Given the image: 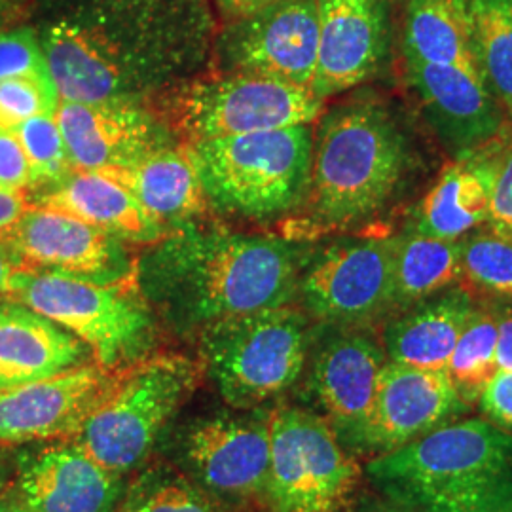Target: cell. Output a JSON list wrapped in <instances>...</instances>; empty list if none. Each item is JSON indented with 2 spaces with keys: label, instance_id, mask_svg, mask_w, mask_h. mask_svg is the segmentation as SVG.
<instances>
[{
  "label": "cell",
  "instance_id": "cell-3",
  "mask_svg": "<svg viewBox=\"0 0 512 512\" xmlns=\"http://www.w3.org/2000/svg\"><path fill=\"white\" fill-rule=\"evenodd\" d=\"M370 484L412 512H512V435L458 418L368 459Z\"/></svg>",
  "mask_w": 512,
  "mask_h": 512
},
{
  "label": "cell",
  "instance_id": "cell-19",
  "mask_svg": "<svg viewBox=\"0 0 512 512\" xmlns=\"http://www.w3.org/2000/svg\"><path fill=\"white\" fill-rule=\"evenodd\" d=\"M319 57L311 92L329 99L380 71L389 46V0H317Z\"/></svg>",
  "mask_w": 512,
  "mask_h": 512
},
{
  "label": "cell",
  "instance_id": "cell-12",
  "mask_svg": "<svg viewBox=\"0 0 512 512\" xmlns=\"http://www.w3.org/2000/svg\"><path fill=\"white\" fill-rule=\"evenodd\" d=\"M270 412H217L184 425L175 452L179 471L219 503L262 495L270 469Z\"/></svg>",
  "mask_w": 512,
  "mask_h": 512
},
{
  "label": "cell",
  "instance_id": "cell-30",
  "mask_svg": "<svg viewBox=\"0 0 512 512\" xmlns=\"http://www.w3.org/2000/svg\"><path fill=\"white\" fill-rule=\"evenodd\" d=\"M116 512H226L217 499L205 494L179 469L156 465L143 471L131 486Z\"/></svg>",
  "mask_w": 512,
  "mask_h": 512
},
{
  "label": "cell",
  "instance_id": "cell-36",
  "mask_svg": "<svg viewBox=\"0 0 512 512\" xmlns=\"http://www.w3.org/2000/svg\"><path fill=\"white\" fill-rule=\"evenodd\" d=\"M486 224L492 232L512 238V135L507 133L501 148L495 169L492 202Z\"/></svg>",
  "mask_w": 512,
  "mask_h": 512
},
{
  "label": "cell",
  "instance_id": "cell-4",
  "mask_svg": "<svg viewBox=\"0 0 512 512\" xmlns=\"http://www.w3.org/2000/svg\"><path fill=\"white\" fill-rule=\"evenodd\" d=\"M410 165L403 129L374 99L342 103L313 133L304 203L315 224L346 228L380 213L401 188Z\"/></svg>",
  "mask_w": 512,
  "mask_h": 512
},
{
  "label": "cell",
  "instance_id": "cell-5",
  "mask_svg": "<svg viewBox=\"0 0 512 512\" xmlns=\"http://www.w3.org/2000/svg\"><path fill=\"white\" fill-rule=\"evenodd\" d=\"M209 207L241 219L270 220L306 200L310 126L188 143Z\"/></svg>",
  "mask_w": 512,
  "mask_h": 512
},
{
  "label": "cell",
  "instance_id": "cell-10",
  "mask_svg": "<svg viewBox=\"0 0 512 512\" xmlns=\"http://www.w3.org/2000/svg\"><path fill=\"white\" fill-rule=\"evenodd\" d=\"M270 469L264 497L272 512H342L361 467L319 414L283 406L270 412Z\"/></svg>",
  "mask_w": 512,
  "mask_h": 512
},
{
  "label": "cell",
  "instance_id": "cell-20",
  "mask_svg": "<svg viewBox=\"0 0 512 512\" xmlns=\"http://www.w3.org/2000/svg\"><path fill=\"white\" fill-rule=\"evenodd\" d=\"M18 505L23 512H116L124 475L103 467L76 442H57L19 461Z\"/></svg>",
  "mask_w": 512,
  "mask_h": 512
},
{
  "label": "cell",
  "instance_id": "cell-16",
  "mask_svg": "<svg viewBox=\"0 0 512 512\" xmlns=\"http://www.w3.org/2000/svg\"><path fill=\"white\" fill-rule=\"evenodd\" d=\"M404 74L427 124L454 160L490 147L505 135V112L473 69L404 55Z\"/></svg>",
  "mask_w": 512,
  "mask_h": 512
},
{
  "label": "cell",
  "instance_id": "cell-33",
  "mask_svg": "<svg viewBox=\"0 0 512 512\" xmlns=\"http://www.w3.org/2000/svg\"><path fill=\"white\" fill-rule=\"evenodd\" d=\"M31 165V188H48L73 171L55 112L38 114L14 129Z\"/></svg>",
  "mask_w": 512,
  "mask_h": 512
},
{
  "label": "cell",
  "instance_id": "cell-45",
  "mask_svg": "<svg viewBox=\"0 0 512 512\" xmlns=\"http://www.w3.org/2000/svg\"><path fill=\"white\" fill-rule=\"evenodd\" d=\"M0 512H23L18 503H0Z\"/></svg>",
  "mask_w": 512,
  "mask_h": 512
},
{
  "label": "cell",
  "instance_id": "cell-37",
  "mask_svg": "<svg viewBox=\"0 0 512 512\" xmlns=\"http://www.w3.org/2000/svg\"><path fill=\"white\" fill-rule=\"evenodd\" d=\"M478 406L484 420L512 435V372L497 370L484 387Z\"/></svg>",
  "mask_w": 512,
  "mask_h": 512
},
{
  "label": "cell",
  "instance_id": "cell-14",
  "mask_svg": "<svg viewBox=\"0 0 512 512\" xmlns=\"http://www.w3.org/2000/svg\"><path fill=\"white\" fill-rule=\"evenodd\" d=\"M308 363V391L351 454H370V425L387 363L384 346L361 329L330 327Z\"/></svg>",
  "mask_w": 512,
  "mask_h": 512
},
{
  "label": "cell",
  "instance_id": "cell-17",
  "mask_svg": "<svg viewBox=\"0 0 512 512\" xmlns=\"http://www.w3.org/2000/svg\"><path fill=\"white\" fill-rule=\"evenodd\" d=\"M55 116L78 171L126 169L177 139L165 118L145 103L61 101Z\"/></svg>",
  "mask_w": 512,
  "mask_h": 512
},
{
  "label": "cell",
  "instance_id": "cell-18",
  "mask_svg": "<svg viewBox=\"0 0 512 512\" xmlns=\"http://www.w3.org/2000/svg\"><path fill=\"white\" fill-rule=\"evenodd\" d=\"M112 380L103 366L86 363L0 391V446L74 437Z\"/></svg>",
  "mask_w": 512,
  "mask_h": 512
},
{
  "label": "cell",
  "instance_id": "cell-38",
  "mask_svg": "<svg viewBox=\"0 0 512 512\" xmlns=\"http://www.w3.org/2000/svg\"><path fill=\"white\" fill-rule=\"evenodd\" d=\"M0 186L19 192L31 188V165L14 129L0 128Z\"/></svg>",
  "mask_w": 512,
  "mask_h": 512
},
{
  "label": "cell",
  "instance_id": "cell-9",
  "mask_svg": "<svg viewBox=\"0 0 512 512\" xmlns=\"http://www.w3.org/2000/svg\"><path fill=\"white\" fill-rule=\"evenodd\" d=\"M165 99V122L188 143L311 126L325 107L311 88L247 73L202 74Z\"/></svg>",
  "mask_w": 512,
  "mask_h": 512
},
{
  "label": "cell",
  "instance_id": "cell-21",
  "mask_svg": "<svg viewBox=\"0 0 512 512\" xmlns=\"http://www.w3.org/2000/svg\"><path fill=\"white\" fill-rule=\"evenodd\" d=\"M469 410L446 370H425L387 361L370 425V456L420 439Z\"/></svg>",
  "mask_w": 512,
  "mask_h": 512
},
{
  "label": "cell",
  "instance_id": "cell-29",
  "mask_svg": "<svg viewBox=\"0 0 512 512\" xmlns=\"http://www.w3.org/2000/svg\"><path fill=\"white\" fill-rule=\"evenodd\" d=\"M478 73L512 120V0H469Z\"/></svg>",
  "mask_w": 512,
  "mask_h": 512
},
{
  "label": "cell",
  "instance_id": "cell-8",
  "mask_svg": "<svg viewBox=\"0 0 512 512\" xmlns=\"http://www.w3.org/2000/svg\"><path fill=\"white\" fill-rule=\"evenodd\" d=\"M120 372L74 440L103 467L126 475L152 454L190 397L198 368L183 355L152 353Z\"/></svg>",
  "mask_w": 512,
  "mask_h": 512
},
{
  "label": "cell",
  "instance_id": "cell-41",
  "mask_svg": "<svg viewBox=\"0 0 512 512\" xmlns=\"http://www.w3.org/2000/svg\"><path fill=\"white\" fill-rule=\"evenodd\" d=\"M33 6L19 0H0V31L18 27L31 16Z\"/></svg>",
  "mask_w": 512,
  "mask_h": 512
},
{
  "label": "cell",
  "instance_id": "cell-7",
  "mask_svg": "<svg viewBox=\"0 0 512 512\" xmlns=\"http://www.w3.org/2000/svg\"><path fill=\"white\" fill-rule=\"evenodd\" d=\"M196 336L209 380L236 410L281 397L308 366L310 321L293 306L226 317Z\"/></svg>",
  "mask_w": 512,
  "mask_h": 512
},
{
  "label": "cell",
  "instance_id": "cell-46",
  "mask_svg": "<svg viewBox=\"0 0 512 512\" xmlns=\"http://www.w3.org/2000/svg\"><path fill=\"white\" fill-rule=\"evenodd\" d=\"M19 2H25V4H31V6H35V2H37V0H19Z\"/></svg>",
  "mask_w": 512,
  "mask_h": 512
},
{
  "label": "cell",
  "instance_id": "cell-28",
  "mask_svg": "<svg viewBox=\"0 0 512 512\" xmlns=\"http://www.w3.org/2000/svg\"><path fill=\"white\" fill-rule=\"evenodd\" d=\"M463 279L459 239L423 236L408 228L393 238V311L408 310Z\"/></svg>",
  "mask_w": 512,
  "mask_h": 512
},
{
  "label": "cell",
  "instance_id": "cell-1",
  "mask_svg": "<svg viewBox=\"0 0 512 512\" xmlns=\"http://www.w3.org/2000/svg\"><path fill=\"white\" fill-rule=\"evenodd\" d=\"M35 25L61 101L148 105L205 74L213 0H37Z\"/></svg>",
  "mask_w": 512,
  "mask_h": 512
},
{
  "label": "cell",
  "instance_id": "cell-34",
  "mask_svg": "<svg viewBox=\"0 0 512 512\" xmlns=\"http://www.w3.org/2000/svg\"><path fill=\"white\" fill-rule=\"evenodd\" d=\"M61 99L54 78L19 76L0 82V128L16 129L38 114L57 112Z\"/></svg>",
  "mask_w": 512,
  "mask_h": 512
},
{
  "label": "cell",
  "instance_id": "cell-31",
  "mask_svg": "<svg viewBox=\"0 0 512 512\" xmlns=\"http://www.w3.org/2000/svg\"><path fill=\"white\" fill-rule=\"evenodd\" d=\"M495 346V310H482L476 306L446 366V374L450 376L459 397L469 406L478 403L484 387L497 372Z\"/></svg>",
  "mask_w": 512,
  "mask_h": 512
},
{
  "label": "cell",
  "instance_id": "cell-27",
  "mask_svg": "<svg viewBox=\"0 0 512 512\" xmlns=\"http://www.w3.org/2000/svg\"><path fill=\"white\" fill-rule=\"evenodd\" d=\"M403 54L478 73L469 0H404Z\"/></svg>",
  "mask_w": 512,
  "mask_h": 512
},
{
  "label": "cell",
  "instance_id": "cell-43",
  "mask_svg": "<svg viewBox=\"0 0 512 512\" xmlns=\"http://www.w3.org/2000/svg\"><path fill=\"white\" fill-rule=\"evenodd\" d=\"M16 260L12 253L8 251L6 243L0 239V298L8 291V283H10V277L16 272Z\"/></svg>",
  "mask_w": 512,
  "mask_h": 512
},
{
  "label": "cell",
  "instance_id": "cell-11",
  "mask_svg": "<svg viewBox=\"0 0 512 512\" xmlns=\"http://www.w3.org/2000/svg\"><path fill=\"white\" fill-rule=\"evenodd\" d=\"M298 298L327 327L376 323L393 311V238L342 239L310 256Z\"/></svg>",
  "mask_w": 512,
  "mask_h": 512
},
{
  "label": "cell",
  "instance_id": "cell-40",
  "mask_svg": "<svg viewBox=\"0 0 512 512\" xmlns=\"http://www.w3.org/2000/svg\"><path fill=\"white\" fill-rule=\"evenodd\" d=\"M29 209L23 192L0 186V236H6Z\"/></svg>",
  "mask_w": 512,
  "mask_h": 512
},
{
  "label": "cell",
  "instance_id": "cell-39",
  "mask_svg": "<svg viewBox=\"0 0 512 512\" xmlns=\"http://www.w3.org/2000/svg\"><path fill=\"white\" fill-rule=\"evenodd\" d=\"M495 317H497V346H495L497 370L512 372V306L495 310Z\"/></svg>",
  "mask_w": 512,
  "mask_h": 512
},
{
  "label": "cell",
  "instance_id": "cell-22",
  "mask_svg": "<svg viewBox=\"0 0 512 512\" xmlns=\"http://www.w3.org/2000/svg\"><path fill=\"white\" fill-rule=\"evenodd\" d=\"M92 349L18 300L0 298V391L86 365Z\"/></svg>",
  "mask_w": 512,
  "mask_h": 512
},
{
  "label": "cell",
  "instance_id": "cell-2",
  "mask_svg": "<svg viewBox=\"0 0 512 512\" xmlns=\"http://www.w3.org/2000/svg\"><path fill=\"white\" fill-rule=\"evenodd\" d=\"M310 256L285 239L194 220L147 245L135 279L167 327L198 334L226 317L291 306Z\"/></svg>",
  "mask_w": 512,
  "mask_h": 512
},
{
  "label": "cell",
  "instance_id": "cell-13",
  "mask_svg": "<svg viewBox=\"0 0 512 512\" xmlns=\"http://www.w3.org/2000/svg\"><path fill=\"white\" fill-rule=\"evenodd\" d=\"M319 57L317 0H275L219 25L217 73L270 76L311 88Z\"/></svg>",
  "mask_w": 512,
  "mask_h": 512
},
{
  "label": "cell",
  "instance_id": "cell-32",
  "mask_svg": "<svg viewBox=\"0 0 512 512\" xmlns=\"http://www.w3.org/2000/svg\"><path fill=\"white\" fill-rule=\"evenodd\" d=\"M459 243L463 277L480 293L512 302V238L488 230Z\"/></svg>",
  "mask_w": 512,
  "mask_h": 512
},
{
  "label": "cell",
  "instance_id": "cell-6",
  "mask_svg": "<svg viewBox=\"0 0 512 512\" xmlns=\"http://www.w3.org/2000/svg\"><path fill=\"white\" fill-rule=\"evenodd\" d=\"M4 296L69 330L109 372L139 363L158 344V315L139 291L135 272L114 283H97L16 268Z\"/></svg>",
  "mask_w": 512,
  "mask_h": 512
},
{
  "label": "cell",
  "instance_id": "cell-24",
  "mask_svg": "<svg viewBox=\"0 0 512 512\" xmlns=\"http://www.w3.org/2000/svg\"><path fill=\"white\" fill-rule=\"evenodd\" d=\"M44 190L37 205L71 213L126 243L147 247L167 234L128 186L105 171L73 169L59 183Z\"/></svg>",
  "mask_w": 512,
  "mask_h": 512
},
{
  "label": "cell",
  "instance_id": "cell-35",
  "mask_svg": "<svg viewBox=\"0 0 512 512\" xmlns=\"http://www.w3.org/2000/svg\"><path fill=\"white\" fill-rule=\"evenodd\" d=\"M19 76H52L35 25L0 31V82Z\"/></svg>",
  "mask_w": 512,
  "mask_h": 512
},
{
  "label": "cell",
  "instance_id": "cell-42",
  "mask_svg": "<svg viewBox=\"0 0 512 512\" xmlns=\"http://www.w3.org/2000/svg\"><path fill=\"white\" fill-rule=\"evenodd\" d=\"M270 2H275V0H213L219 14H222L226 19L245 16V14L255 12V10L270 4Z\"/></svg>",
  "mask_w": 512,
  "mask_h": 512
},
{
  "label": "cell",
  "instance_id": "cell-44",
  "mask_svg": "<svg viewBox=\"0 0 512 512\" xmlns=\"http://www.w3.org/2000/svg\"><path fill=\"white\" fill-rule=\"evenodd\" d=\"M355 512H412L408 511V509H403V507H399V505H395V503H391V501H387V499H366L363 501L359 507H357V511Z\"/></svg>",
  "mask_w": 512,
  "mask_h": 512
},
{
  "label": "cell",
  "instance_id": "cell-26",
  "mask_svg": "<svg viewBox=\"0 0 512 512\" xmlns=\"http://www.w3.org/2000/svg\"><path fill=\"white\" fill-rule=\"evenodd\" d=\"M105 173L126 184L167 232L200 219L209 209L190 147L171 145L131 167Z\"/></svg>",
  "mask_w": 512,
  "mask_h": 512
},
{
  "label": "cell",
  "instance_id": "cell-23",
  "mask_svg": "<svg viewBox=\"0 0 512 512\" xmlns=\"http://www.w3.org/2000/svg\"><path fill=\"white\" fill-rule=\"evenodd\" d=\"M505 135L494 145L446 165L418 205L410 228L431 238L461 239L482 226L488 220Z\"/></svg>",
  "mask_w": 512,
  "mask_h": 512
},
{
  "label": "cell",
  "instance_id": "cell-15",
  "mask_svg": "<svg viewBox=\"0 0 512 512\" xmlns=\"http://www.w3.org/2000/svg\"><path fill=\"white\" fill-rule=\"evenodd\" d=\"M19 270L114 283L135 272L128 243L107 230L52 207H29L2 239Z\"/></svg>",
  "mask_w": 512,
  "mask_h": 512
},
{
  "label": "cell",
  "instance_id": "cell-25",
  "mask_svg": "<svg viewBox=\"0 0 512 512\" xmlns=\"http://www.w3.org/2000/svg\"><path fill=\"white\" fill-rule=\"evenodd\" d=\"M475 308L473 294L456 285L395 313L384 329L382 346L387 361L425 370H446Z\"/></svg>",
  "mask_w": 512,
  "mask_h": 512
}]
</instances>
